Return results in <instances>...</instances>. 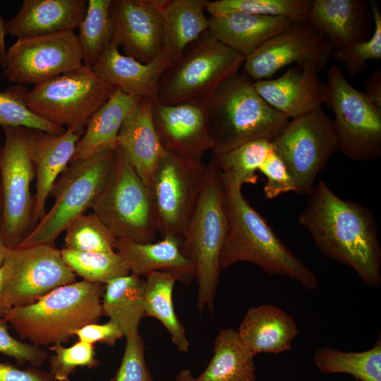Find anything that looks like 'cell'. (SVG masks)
<instances>
[{"mask_svg": "<svg viewBox=\"0 0 381 381\" xmlns=\"http://www.w3.org/2000/svg\"><path fill=\"white\" fill-rule=\"evenodd\" d=\"M308 196L298 221L318 248L353 269L366 285L380 287L381 246L373 212L340 198L322 180Z\"/></svg>", "mask_w": 381, "mask_h": 381, "instance_id": "cell-1", "label": "cell"}, {"mask_svg": "<svg viewBox=\"0 0 381 381\" xmlns=\"http://www.w3.org/2000/svg\"><path fill=\"white\" fill-rule=\"evenodd\" d=\"M222 173L228 230L219 256V270L249 262L270 275L282 276L312 291L318 286L315 273L282 241L267 221L243 196L241 188Z\"/></svg>", "mask_w": 381, "mask_h": 381, "instance_id": "cell-2", "label": "cell"}, {"mask_svg": "<svg viewBox=\"0 0 381 381\" xmlns=\"http://www.w3.org/2000/svg\"><path fill=\"white\" fill-rule=\"evenodd\" d=\"M214 157L248 142L272 141L290 119L268 104L243 73L225 79L205 101Z\"/></svg>", "mask_w": 381, "mask_h": 381, "instance_id": "cell-3", "label": "cell"}, {"mask_svg": "<svg viewBox=\"0 0 381 381\" xmlns=\"http://www.w3.org/2000/svg\"><path fill=\"white\" fill-rule=\"evenodd\" d=\"M105 284L85 280L59 286L33 303L15 306L4 316L23 339L34 345L67 342L75 330L103 315Z\"/></svg>", "mask_w": 381, "mask_h": 381, "instance_id": "cell-4", "label": "cell"}, {"mask_svg": "<svg viewBox=\"0 0 381 381\" xmlns=\"http://www.w3.org/2000/svg\"><path fill=\"white\" fill-rule=\"evenodd\" d=\"M228 230L222 173L212 157L205 181L181 242V250L195 267L197 308L213 313L219 276V256Z\"/></svg>", "mask_w": 381, "mask_h": 381, "instance_id": "cell-5", "label": "cell"}, {"mask_svg": "<svg viewBox=\"0 0 381 381\" xmlns=\"http://www.w3.org/2000/svg\"><path fill=\"white\" fill-rule=\"evenodd\" d=\"M244 61L242 55L219 42L207 30L164 71L157 102L206 101L225 79L238 72Z\"/></svg>", "mask_w": 381, "mask_h": 381, "instance_id": "cell-6", "label": "cell"}, {"mask_svg": "<svg viewBox=\"0 0 381 381\" xmlns=\"http://www.w3.org/2000/svg\"><path fill=\"white\" fill-rule=\"evenodd\" d=\"M116 89L92 68L83 65L35 85L31 90L24 87L22 99L35 115L82 135L89 119Z\"/></svg>", "mask_w": 381, "mask_h": 381, "instance_id": "cell-7", "label": "cell"}, {"mask_svg": "<svg viewBox=\"0 0 381 381\" xmlns=\"http://www.w3.org/2000/svg\"><path fill=\"white\" fill-rule=\"evenodd\" d=\"M116 150L71 162L52 188L49 196L54 198L53 206L18 246H55L56 238L66 226L92 207L107 183Z\"/></svg>", "mask_w": 381, "mask_h": 381, "instance_id": "cell-8", "label": "cell"}, {"mask_svg": "<svg viewBox=\"0 0 381 381\" xmlns=\"http://www.w3.org/2000/svg\"><path fill=\"white\" fill-rule=\"evenodd\" d=\"M91 209L117 239L149 243L156 238L150 188L118 147L107 183Z\"/></svg>", "mask_w": 381, "mask_h": 381, "instance_id": "cell-9", "label": "cell"}, {"mask_svg": "<svg viewBox=\"0 0 381 381\" xmlns=\"http://www.w3.org/2000/svg\"><path fill=\"white\" fill-rule=\"evenodd\" d=\"M325 104L334 115L338 150L347 157L370 162L381 157V109L356 89L340 68L327 72Z\"/></svg>", "mask_w": 381, "mask_h": 381, "instance_id": "cell-10", "label": "cell"}, {"mask_svg": "<svg viewBox=\"0 0 381 381\" xmlns=\"http://www.w3.org/2000/svg\"><path fill=\"white\" fill-rule=\"evenodd\" d=\"M2 128L5 140L0 146V234L6 246L12 249L22 243L37 225L34 219L35 197L30 191L35 171L29 151L27 128Z\"/></svg>", "mask_w": 381, "mask_h": 381, "instance_id": "cell-11", "label": "cell"}, {"mask_svg": "<svg viewBox=\"0 0 381 381\" xmlns=\"http://www.w3.org/2000/svg\"><path fill=\"white\" fill-rule=\"evenodd\" d=\"M207 173V164L168 152L155 167L150 188L158 232L180 243L198 202Z\"/></svg>", "mask_w": 381, "mask_h": 381, "instance_id": "cell-12", "label": "cell"}, {"mask_svg": "<svg viewBox=\"0 0 381 381\" xmlns=\"http://www.w3.org/2000/svg\"><path fill=\"white\" fill-rule=\"evenodd\" d=\"M271 142L301 195L310 194L318 174L338 150L332 120L322 109L290 119Z\"/></svg>", "mask_w": 381, "mask_h": 381, "instance_id": "cell-13", "label": "cell"}, {"mask_svg": "<svg viewBox=\"0 0 381 381\" xmlns=\"http://www.w3.org/2000/svg\"><path fill=\"white\" fill-rule=\"evenodd\" d=\"M83 66L73 31L17 39L6 52L4 75L18 85L42 83Z\"/></svg>", "mask_w": 381, "mask_h": 381, "instance_id": "cell-14", "label": "cell"}, {"mask_svg": "<svg viewBox=\"0 0 381 381\" xmlns=\"http://www.w3.org/2000/svg\"><path fill=\"white\" fill-rule=\"evenodd\" d=\"M5 261L11 265L5 290L8 310L33 303L55 289L76 281V275L55 246H17L9 250Z\"/></svg>", "mask_w": 381, "mask_h": 381, "instance_id": "cell-15", "label": "cell"}, {"mask_svg": "<svg viewBox=\"0 0 381 381\" xmlns=\"http://www.w3.org/2000/svg\"><path fill=\"white\" fill-rule=\"evenodd\" d=\"M332 49L308 23H292L245 59L243 73L253 81L271 79L290 65L312 64L320 72L330 61Z\"/></svg>", "mask_w": 381, "mask_h": 381, "instance_id": "cell-16", "label": "cell"}, {"mask_svg": "<svg viewBox=\"0 0 381 381\" xmlns=\"http://www.w3.org/2000/svg\"><path fill=\"white\" fill-rule=\"evenodd\" d=\"M162 0H111V43L142 64L158 55L162 43Z\"/></svg>", "mask_w": 381, "mask_h": 381, "instance_id": "cell-17", "label": "cell"}, {"mask_svg": "<svg viewBox=\"0 0 381 381\" xmlns=\"http://www.w3.org/2000/svg\"><path fill=\"white\" fill-rule=\"evenodd\" d=\"M152 119L164 150L193 162H202L212 148L205 114V101L190 100L174 104H152Z\"/></svg>", "mask_w": 381, "mask_h": 381, "instance_id": "cell-18", "label": "cell"}, {"mask_svg": "<svg viewBox=\"0 0 381 381\" xmlns=\"http://www.w3.org/2000/svg\"><path fill=\"white\" fill-rule=\"evenodd\" d=\"M319 71L312 64L292 66L274 79L254 81L262 98L289 119L321 109L327 99L326 84L318 78Z\"/></svg>", "mask_w": 381, "mask_h": 381, "instance_id": "cell-19", "label": "cell"}, {"mask_svg": "<svg viewBox=\"0 0 381 381\" xmlns=\"http://www.w3.org/2000/svg\"><path fill=\"white\" fill-rule=\"evenodd\" d=\"M27 136L35 171L34 219L37 224L47 213L46 202L52 188L71 162L81 135L73 128H66L61 135L27 128Z\"/></svg>", "mask_w": 381, "mask_h": 381, "instance_id": "cell-20", "label": "cell"}, {"mask_svg": "<svg viewBox=\"0 0 381 381\" xmlns=\"http://www.w3.org/2000/svg\"><path fill=\"white\" fill-rule=\"evenodd\" d=\"M371 20L365 1L312 0L307 23L336 51L368 40Z\"/></svg>", "mask_w": 381, "mask_h": 381, "instance_id": "cell-21", "label": "cell"}, {"mask_svg": "<svg viewBox=\"0 0 381 381\" xmlns=\"http://www.w3.org/2000/svg\"><path fill=\"white\" fill-rule=\"evenodd\" d=\"M169 66L159 54L154 61L142 64L121 54L110 43L92 69L102 80L126 94L157 102L161 75Z\"/></svg>", "mask_w": 381, "mask_h": 381, "instance_id": "cell-22", "label": "cell"}, {"mask_svg": "<svg viewBox=\"0 0 381 381\" xmlns=\"http://www.w3.org/2000/svg\"><path fill=\"white\" fill-rule=\"evenodd\" d=\"M87 0H24L18 12L5 22L17 39L73 31L78 28Z\"/></svg>", "mask_w": 381, "mask_h": 381, "instance_id": "cell-23", "label": "cell"}, {"mask_svg": "<svg viewBox=\"0 0 381 381\" xmlns=\"http://www.w3.org/2000/svg\"><path fill=\"white\" fill-rule=\"evenodd\" d=\"M153 102L149 98H141L123 122L117 136V147L148 186L155 167L167 152L155 128Z\"/></svg>", "mask_w": 381, "mask_h": 381, "instance_id": "cell-24", "label": "cell"}, {"mask_svg": "<svg viewBox=\"0 0 381 381\" xmlns=\"http://www.w3.org/2000/svg\"><path fill=\"white\" fill-rule=\"evenodd\" d=\"M238 333L255 356L291 350L299 331L294 318L284 310L274 305L262 304L248 310Z\"/></svg>", "mask_w": 381, "mask_h": 381, "instance_id": "cell-25", "label": "cell"}, {"mask_svg": "<svg viewBox=\"0 0 381 381\" xmlns=\"http://www.w3.org/2000/svg\"><path fill=\"white\" fill-rule=\"evenodd\" d=\"M116 251L131 274L139 277L154 272H166L176 275L179 281L188 283L195 276L193 264L181 252L180 243L171 238L149 243L117 239Z\"/></svg>", "mask_w": 381, "mask_h": 381, "instance_id": "cell-26", "label": "cell"}, {"mask_svg": "<svg viewBox=\"0 0 381 381\" xmlns=\"http://www.w3.org/2000/svg\"><path fill=\"white\" fill-rule=\"evenodd\" d=\"M208 20L212 35L245 59L294 23L281 17L239 12L210 16Z\"/></svg>", "mask_w": 381, "mask_h": 381, "instance_id": "cell-27", "label": "cell"}, {"mask_svg": "<svg viewBox=\"0 0 381 381\" xmlns=\"http://www.w3.org/2000/svg\"><path fill=\"white\" fill-rule=\"evenodd\" d=\"M208 0H162V43L159 54L170 64L186 47L208 30L205 7Z\"/></svg>", "mask_w": 381, "mask_h": 381, "instance_id": "cell-28", "label": "cell"}, {"mask_svg": "<svg viewBox=\"0 0 381 381\" xmlns=\"http://www.w3.org/2000/svg\"><path fill=\"white\" fill-rule=\"evenodd\" d=\"M141 97L126 94L117 88L109 100L89 119L84 133L76 143L71 162L117 147V136L125 120Z\"/></svg>", "mask_w": 381, "mask_h": 381, "instance_id": "cell-29", "label": "cell"}, {"mask_svg": "<svg viewBox=\"0 0 381 381\" xmlns=\"http://www.w3.org/2000/svg\"><path fill=\"white\" fill-rule=\"evenodd\" d=\"M254 355L238 332L221 329L214 342L213 355L196 381H255Z\"/></svg>", "mask_w": 381, "mask_h": 381, "instance_id": "cell-30", "label": "cell"}, {"mask_svg": "<svg viewBox=\"0 0 381 381\" xmlns=\"http://www.w3.org/2000/svg\"><path fill=\"white\" fill-rule=\"evenodd\" d=\"M145 279L134 274L113 279L104 286L103 314L114 322L125 337L138 332L144 310Z\"/></svg>", "mask_w": 381, "mask_h": 381, "instance_id": "cell-31", "label": "cell"}, {"mask_svg": "<svg viewBox=\"0 0 381 381\" xmlns=\"http://www.w3.org/2000/svg\"><path fill=\"white\" fill-rule=\"evenodd\" d=\"M176 275L166 272H154L145 277L144 286L145 316L158 320L170 334L178 350L187 352L189 341L185 329L177 318L173 301Z\"/></svg>", "mask_w": 381, "mask_h": 381, "instance_id": "cell-32", "label": "cell"}, {"mask_svg": "<svg viewBox=\"0 0 381 381\" xmlns=\"http://www.w3.org/2000/svg\"><path fill=\"white\" fill-rule=\"evenodd\" d=\"M316 368L322 373H346L361 381H381V339L362 352H344L329 346L316 349Z\"/></svg>", "mask_w": 381, "mask_h": 381, "instance_id": "cell-33", "label": "cell"}, {"mask_svg": "<svg viewBox=\"0 0 381 381\" xmlns=\"http://www.w3.org/2000/svg\"><path fill=\"white\" fill-rule=\"evenodd\" d=\"M111 0H87L85 16L77 35L83 55V65L92 68L111 43Z\"/></svg>", "mask_w": 381, "mask_h": 381, "instance_id": "cell-34", "label": "cell"}, {"mask_svg": "<svg viewBox=\"0 0 381 381\" xmlns=\"http://www.w3.org/2000/svg\"><path fill=\"white\" fill-rule=\"evenodd\" d=\"M311 4L312 0H217L207 1L205 11L211 16L239 12L307 23Z\"/></svg>", "mask_w": 381, "mask_h": 381, "instance_id": "cell-35", "label": "cell"}, {"mask_svg": "<svg viewBox=\"0 0 381 381\" xmlns=\"http://www.w3.org/2000/svg\"><path fill=\"white\" fill-rule=\"evenodd\" d=\"M63 260L83 280L106 284L114 278L131 274L116 252H84L63 248Z\"/></svg>", "mask_w": 381, "mask_h": 381, "instance_id": "cell-36", "label": "cell"}, {"mask_svg": "<svg viewBox=\"0 0 381 381\" xmlns=\"http://www.w3.org/2000/svg\"><path fill=\"white\" fill-rule=\"evenodd\" d=\"M273 150L271 141L257 140L212 157L222 173L229 175L242 186L257 183L256 171Z\"/></svg>", "mask_w": 381, "mask_h": 381, "instance_id": "cell-37", "label": "cell"}, {"mask_svg": "<svg viewBox=\"0 0 381 381\" xmlns=\"http://www.w3.org/2000/svg\"><path fill=\"white\" fill-rule=\"evenodd\" d=\"M65 231L63 248L84 252L116 251L117 238L93 212L73 219Z\"/></svg>", "mask_w": 381, "mask_h": 381, "instance_id": "cell-38", "label": "cell"}, {"mask_svg": "<svg viewBox=\"0 0 381 381\" xmlns=\"http://www.w3.org/2000/svg\"><path fill=\"white\" fill-rule=\"evenodd\" d=\"M373 21V31L370 37L344 49L332 51V57L344 65L350 77L364 71L369 61L381 59V12L377 1H368Z\"/></svg>", "mask_w": 381, "mask_h": 381, "instance_id": "cell-39", "label": "cell"}, {"mask_svg": "<svg viewBox=\"0 0 381 381\" xmlns=\"http://www.w3.org/2000/svg\"><path fill=\"white\" fill-rule=\"evenodd\" d=\"M23 85L9 87L0 92V126L24 127L54 135L64 133L66 128L55 126L32 113L22 99Z\"/></svg>", "mask_w": 381, "mask_h": 381, "instance_id": "cell-40", "label": "cell"}, {"mask_svg": "<svg viewBox=\"0 0 381 381\" xmlns=\"http://www.w3.org/2000/svg\"><path fill=\"white\" fill-rule=\"evenodd\" d=\"M49 349L54 352L49 357V372L56 381H71V375L78 368H93L99 364L95 358V346L92 344L78 341L68 347L56 344Z\"/></svg>", "mask_w": 381, "mask_h": 381, "instance_id": "cell-41", "label": "cell"}, {"mask_svg": "<svg viewBox=\"0 0 381 381\" xmlns=\"http://www.w3.org/2000/svg\"><path fill=\"white\" fill-rule=\"evenodd\" d=\"M119 368L109 381H155L145 358V343L139 331L126 337Z\"/></svg>", "mask_w": 381, "mask_h": 381, "instance_id": "cell-42", "label": "cell"}, {"mask_svg": "<svg viewBox=\"0 0 381 381\" xmlns=\"http://www.w3.org/2000/svg\"><path fill=\"white\" fill-rule=\"evenodd\" d=\"M7 322L0 318V353L14 358L17 364L40 367L48 358V353L40 346L21 342L9 333Z\"/></svg>", "mask_w": 381, "mask_h": 381, "instance_id": "cell-43", "label": "cell"}, {"mask_svg": "<svg viewBox=\"0 0 381 381\" xmlns=\"http://www.w3.org/2000/svg\"><path fill=\"white\" fill-rule=\"evenodd\" d=\"M267 181L263 187L265 197L274 199L281 194L295 191L294 182L281 158L273 150L260 167Z\"/></svg>", "mask_w": 381, "mask_h": 381, "instance_id": "cell-44", "label": "cell"}, {"mask_svg": "<svg viewBox=\"0 0 381 381\" xmlns=\"http://www.w3.org/2000/svg\"><path fill=\"white\" fill-rule=\"evenodd\" d=\"M78 341L95 344L97 342L114 346L124 335L119 327L112 320L104 324L90 323L73 332Z\"/></svg>", "mask_w": 381, "mask_h": 381, "instance_id": "cell-45", "label": "cell"}, {"mask_svg": "<svg viewBox=\"0 0 381 381\" xmlns=\"http://www.w3.org/2000/svg\"><path fill=\"white\" fill-rule=\"evenodd\" d=\"M0 381H56L49 372L30 366L20 369L0 362Z\"/></svg>", "mask_w": 381, "mask_h": 381, "instance_id": "cell-46", "label": "cell"}, {"mask_svg": "<svg viewBox=\"0 0 381 381\" xmlns=\"http://www.w3.org/2000/svg\"><path fill=\"white\" fill-rule=\"evenodd\" d=\"M364 94L368 99L381 109V70H375L365 81Z\"/></svg>", "mask_w": 381, "mask_h": 381, "instance_id": "cell-47", "label": "cell"}, {"mask_svg": "<svg viewBox=\"0 0 381 381\" xmlns=\"http://www.w3.org/2000/svg\"><path fill=\"white\" fill-rule=\"evenodd\" d=\"M11 274V265L5 261L0 269V318H4L8 311L5 303V290Z\"/></svg>", "mask_w": 381, "mask_h": 381, "instance_id": "cell-48", "label": "cell"}, {"mask_svg": "<svg viewBox=\"0 0 381 381\" xmlns=\"http://www.w3.org/2000/svg\"><path fill=\"white\" fill-rule=\"evenodd\" d=\"M5 22L0 13V66L2 70L5 67L7 52L5 44V35L7 34Z\"/></svg>", "mask_w": 381, "mask_h": 381, "instance_id": "cell-49", "label": "cell"}, {"mask_svg": "<svg viewBox=\"0 0 381 381\" xmlns=\"http://www.w3.org/2000/svg\"><path fill=\"white\" fill-rule=\"evenodd\" d=\"M174 381H196V380L190 370L184 369L177 374Z\"/></svg>", "mask_w": 381, "mask_h": 381, "instance_id": "cell-50", "label": "cell"}, {"mask_svg": "<svg viewBox=\"0 0 381 381\" xmlns=\"http://www.w3.org/2000/svg\"><path fill=\"white\" fill-rule=\"evenodd\" d=\"M9 250L10 249L4 243L0 234V269L2 267L5 262Z\"/></svg>", "mask_w": 381, "mask_h": 381, "instance_id": "cell-51", "label": "cell"}, {"mask_svg": "<svg viewBox=\"0 0 381 381\" xmlns=\"http://www.w3.org/2000/svg\"><path fill=\"white\" fill-rule=\"evenodd\" d=\"M1 214H2V200H1V190L0 185V228L1 224Z\"/></svg>", "mask_w": 381, "mask_h": 381, "instance_id": "cell-52", "label": "cell"}, {"mask_svg": "<svg viewBox=\"0 0 381 381\" xmlns=\"http://www.w3.org/2000/svg\"><path fill=\"white\" fill-rule=\"evenodd\" d=\"M354 381H361V380H357V379H355V380H354Z\"/></svg>", "mask_w": 381, "mask_h": 381, "instance_id": "cell-53", "label": "cell"}]
</instances>
